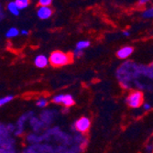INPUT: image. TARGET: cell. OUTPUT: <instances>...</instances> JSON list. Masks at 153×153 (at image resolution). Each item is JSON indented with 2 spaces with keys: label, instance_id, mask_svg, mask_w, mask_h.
<instances>
[{
  "label": "cell",
  "instance_id": "1",
  "mask_svg": "<svg viewBox=\"0 0 153 153\" xmlns=\"http://www.w3.org/2000/svg\"><path fill=\"white\" fill-rule=\"evenodd\" d=\"M71 62H72V55L61 51H53L49 57V63L54 67L65 66Z\"/></svg>",
  "mask_w": 153,
  "mask_h": 153
},
{
  "label": "cell",
  "instance_id": "2",
  "mask_svg": "<svg viewBox=\"0 0 153 153\" xmlns=\"http://www.w3.org/2000/svg\"><path fill=\"white\" fill-rule=\"evenodd\" d=\"M126 102L128 106L132 108H138L143 104V94L138 90L132 91L128 95Z\"/></svg>",
  "mask_w": 153,
  "mask_h": 153
},
{
  "label": "cell",
  "instance_id": "3",
  "mask_svg": "<svg viewBox=\"0 0 153 153\" xmlns=\"http://www.w3.org/2000/svg\"><path fill=\"white\" fill-rule=\"evenodd\" d=\"M52 102L56 105H62L64 107H71L74 105V99L71 94H58L52 98Z\"/></svg>",
  "mask_w": 153,
  "mask_h": 153
},
{
  "label": "cell",
  "instance_id": "4",
  "mask_svg": "<svg viewBox=\"0 0 153 153\" xmlns=\"http://www.w3.org/2000/svg\"><path fill=\"white\" fill-rule=\"evenodd\" d=\"M91 127V120L86 117H80L74 123V129L77 130L79 133H86Z\"/></svg>",
  "mask_w": 153,
  "mask_h": 153
},
{
  "label": "cell",
  "instance_id": "5",
  "mask_svg": "<svg viewBox=\"0 0 153 153\" xmlns=\"http://www.w3.org/2000/svg\"><path fill=\"white\" fill-rule=\"evenodd\" d=\"M32 116V113H26L24 114L17 122V124L15 125L16 126V128L14 130L13 134L16 135V136H19L23 133L24 131V128H25V124L26 122L30 118V117Z\"/></svg>",
  "mask_w": 153,
  "mask_h": 153
},
{
  "label": "cell",
  "instance_id": "6",
  "mask_svg": "<svg viewBox=\"0 0 153 153\" xmlns=\"http://www.w3.org/2000/svg\"><path fill=\"white\" fill-rule=\"evenodd\" d=\"M52 15V9L48 6H39L37 10V16L40 19H48Z\"/></svg>",
  "mask_w": 153,
  "mask_h": 153
},
{
  "label": "cell",
  "instance_id": "7",
  "mask_svg": "<svg viewBox=\"0 0 153 153\" xmlns=\"http://www.w3.org/2000/svg\"><path fill=\"white\" fill-rule=\"evenodd\" d=\"M133 51H134V49L131 46H124L117 51V56L121 60H126L129 56H131Z\"/></svg>",
  "mask_w": 153,
  "mask_h": 153
},
{
  "label": "cell",
  "instance_id": "8",
  "mask_svg": "<svg viewBox=\"0 0 153 153\" xmlns=\"http://www.w3.org/2000/svg\"><path fill=\"white\" fill-rule=\"evenodd\" d=\"M30 124L32 129L36 133L40 132L41 130L44 128V127H45V125H44V123L42 121H41L39 118H37V117H35L33 116H31L30 118Z\"/></svg>",
  "mask_w": 153,
  "mask_h": 153
},
{
  "label": "cell",
  "instance_id": "9",
  "mask_svg": "<svg viewBox=\"0 0 153 153\" xmlns=\"http://www.w3.org/2000/svg\"><path fill=\"white\" fill-rule=\"evenodd\" d=\"M34 63L38 68H45L49 64V58L43 54L38 55L34 60Z\"/></svg>",
  "mask_w": 153,
  "mask_h": 153
},
{
  "label": "cell",
  "instance_id": "10",
  "mask_svg": "<svg viewBox=\"0 0 153 153\" xmlns=\"http://www.w3.org/2000/svg\"><path fill=\"white\" fill-rule=\"evenodd\" d=\"M53 118H54V112L53 111H51V110L44 111V112L40 115V120L44 123L45 126L50 125L52 122Z\"/></svg>",
  "mask_w": 153,
  "mask_h": 153
},
{
  "label": "cell",
  "instance_id": "11",
  "mask_svg": "<svg viewBox=\"0 0 153 153\" xmlns=\"http://www.w3.org/2000/svg\"><path fill=\"white\" fill-rule=\"evenodd\" d=\"M7 8L8 10V12L10 14H12L13 16H19V15L20 9L19 8V7H18V5L16 4L15 1H10V2H8V4L7 6Z\"/></svg>",
  "mask_w": 153,
  "mask_h": 153
},
{
  "label": "cell",
  "instance_id": "12",
  "mask_svg": "<svg viewBox=\"0 0 153 153\" xmlns=\"http://www.w3.org/2000/svg\"><path fill=\"white\" fill-rule=\"evenodd\" d=\"M42 140H43V137L39 136L37 133L30 134L29 136L27 137V141L29 142V143H31V144H37V143L42 141Z\"/></svg>",
  "mask_w": 153,
  "mask_h": 153
},
{
  "label": "cell",
  "instance_id": "13",
  "mask_svg": "<svg viewBox=\"0 0 153 153\" xmlns=\"http://www.w3.org/2000/svg\"><path fill=\"white\" fill-rule=\"evenodd\" d=\"M19 34V31L17 27H10L9 30H7V31L6 32V37L7 39H13L18 37Z\"/></svg>",
  "mask_w": 153,
  "mask_h": 153
},
{
  "label": "cell",
  "instance_id": "14",
  "mask_svg": "<svg viewBox=\"0 0 153 153\" xmlns=\"http://www.w3.org/2000/svg\"><path fill=\"white\" fill-rule=\"evenodd\" d=\"M89 46H90V41H88V40H80L79 42H77L75 48L78 49V50L83 51V50H85L86 48H88Z\"/></svg>",
  "mask_w": 153,
  "mask_h": 153
},
{
  "label": "cell",
  "instance_id": "15",
  "mask_svg": "<svg viewBox=\"0 0 153 153\" xmlns=\"http://www.w3.org/2000/svg\"><path fill=\"white\" fill-rule=\"evenodd\" d=\"M15 2L20 10L27 8L30 5V0H15Z\"/></svg>",
  "mask_w": 153,
  "mask_h": 153
},
{
  "label": "cell",
  "instance_id": "16",
  "mask_svg": "<svg viewBox=\"0 0 153 153\" xmlns=\"http://www.w3.org/2000/svg\"><path fill=\"white\" fill-rule=\"evenodd\" d=\"M14 98L13 95H7V96H4V97H1L0 98V107H2L6 105H7L8 103H10Z\"/></svg>",
  "mask_w": 153,
  "mask_h": 153
},
{
  "label": "cell",
  "instance_id": "17",
  "mask_svg": "<svg viewBox=\"0 0 153 153\" xmlns=\"http://www.w3.org/2000/svg\"><path fill=\"white\" fill-rule=\"evenodd\" d=\"M48 105V100L45 97H40L36 101V105L39 108H45Z\"/></svg>",
  "mask_w": 153,
  "mask_h": 153
},
{
  "label": "cell",
  "instance_id": "18",
  "mask_svg": "<svg viewBox=\"0 0 153 153\" xmlns=\"http://www.w3.org/2000/svg\"><path fill=\"white\" fill-rule=\"evenodd\" d=\"M142 16H143V18H145V19H153V7H151L146 9V10L143 12Z\"/></svg>",
  "mask_w": 153,
  "mask_h": 153
},
{
  "label": "cell",
  "instance_id": "19",
  "mask_svg": "<svg viewBox=\"0 0 153 153\" xmlns=\"http://www.w3.org/2000/svg\"><path fill=\"white\" fill-rule=\"evenodd\" d=\"M52 3V0H39V6H48L50 7Z\"/></svg>",
  "mask_w": 153,
  "mask_h": 153
},
{
  "label": "cell",
  "instance_id": "20",
  "mask_svg": "<svg viewBox=\"0 0 153 153\" xmlns=\"http://www.w3.org/2000/svg\"><path fill=\"white\" fill-rule=\"evenodd\" d=\"M82 51L78 50V49L75 48V50H74V56L76 57V58H79V57L82 56Z\"/></svg>",
  "mask_w": 153,
  "mask_h": 153
},
{
  "label": "cell",
  "instance_id": "21",
  "mask_svg": "<svg viewBox=\"0 0 153 153\" xmlns=\"http://www.w3.org/2000/svg\"><path fill=\"white\" fill-rule=\"evenodd\" d=\"M151 1L152 0H138V6H140V7L146 6L149 3H150Z\"/></svg>",
  "mask_w": 153,
  "mask_h": 153
},
{
  "label": "cell",
  "instance_id": "22",
  "mask_svg": "<svg viewBox=\"0 0 153 153\" xmlns=\"http://www.w3.org/2000/svg\"><path fill=\"white\" fill-rule=\"evenodd\" d=\"M7 128L10 133H13L14 130H15V128H16V126H15V125H13V124H9L7 126Z\"/></svg>",
  "mask_w": 153,
  "mask_h": 153
},
{
  "label": "cell",
  "instance_id": "23",
  "mask_svg": "<svg viewBox=\"0 0 153 153\" xmlns=\"http://www.w3.org/2000/svg\"><path fill=\"white\" fill-rule=\"evenodd\" d=\"M142 106H143V109H144L145 111H149V110H150V109H151V105H150L149 104H148V103H146V104L142 105Z\"/></svg>",
  "mask_w": 153,
  "mask_h": 153
},
{
  "label": "cell",
  "instance_id": "24",
  "mask_svg": "<svg viewBox=\"0 0 153 153\" xmlns=\"http://www.w3.org/2000/svg\"><path fill=\"white\" fill-rule=\"evenodd\" d=\"M20 33L22 34V35H24V36H27L29 35V30H22L21 31H20Z\"/></svg>",
  "mask_w": 153,
  "mask_h": 153
},
{
  "label": "cell",
  "instance_id": "25",
  "mask_svg": "<svg viewBox=\"0 0 153 153\" xmlns=\"http://www.w3.org/2000/svg\"><path fill=\"white\" fill-rule=\"evenodd\" d=\"M123 35L124 36H127V37H129L130 36V32L128 31V30H125V31H123Z\"/></svg>",
  "mask_w": 153,
  "mask_h": 153
},
{
  "label": "cell",
  "instance_id": "26",
  "mask_svg": "<svg viewBox=\"0 0 153 153\" xmlns=\"http://www.w3.org/2000/svg\"><path fill=\"white\" fill-rule=\"evenodd\" d=\"M152 146H149V147H147V150H149V151H151L152 149Z\"/></svg>",
  "mask_w": 153,
  "mask_h": 153
}]
</instances>
